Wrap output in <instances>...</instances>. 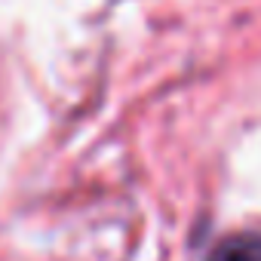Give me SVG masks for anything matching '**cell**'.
<instances>
[{
  "label": "cell",
  "mask_w": 261,
  "mask_h": 261,
  "mask_svg": "<svg viewBox=\"0 0 261 261\" xmlns=\"http://www.w3.org/2000/svg\"><path fill=\"white\" fill-rule=\"evenodd\" d=\"M206 261H261V233L243 230L218 240Z\"/></svg>",
  "instance_id": "6da1fadb"
}]
</instances>
